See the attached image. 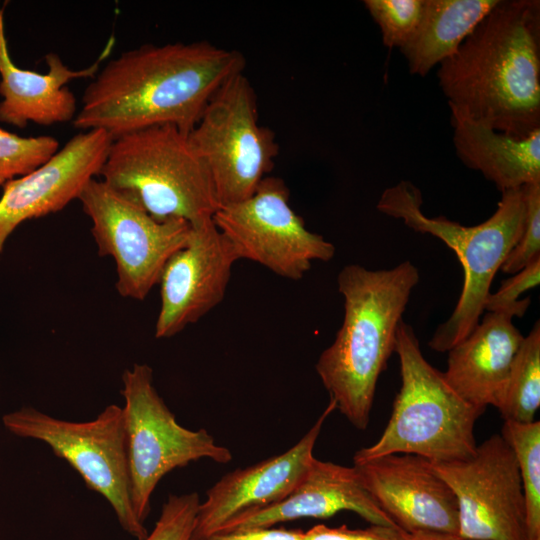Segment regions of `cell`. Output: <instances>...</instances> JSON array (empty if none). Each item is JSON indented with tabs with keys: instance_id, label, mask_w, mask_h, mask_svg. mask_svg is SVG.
<instances>
[{
	"instance_id": "obj_2",
	"label": "cell",
	"mask_w": 540,
	"mask_h": 540,
	"mask_svg": "<svg viewBox=\"0 0 540 540\" xmlns=\"http://www.w3.org/2000/svg\"><path fill=\"white\" fill-rule=\"evenodd\" d=\"M437 78L451 112L517 137L540 129V2L498 0Z\"/></svg>"
},
{
	"instance_id": "obj_19",
	"label": "cell",
	"mask_w": 540,
	"mask_h": 540,
	"mask_svg": "<svg viewBox=\"0 0 540 540\" xmlns=\"http://www.w3.org/2000/svg\"><path fill=\"white\" fill-rule=\"evenodd\" d=\"M512 317L488 312L448 351L444 378L470 404L498 408L515 355L524 339Z\"/></svg>"
},
{
	"instance_id": "obj_3",
	"label": "cell",
	"mask_w": 540,
	"mask_h": 540,
	"mask_svg": "<svg viewBox=\"0 0 540 540\" xmlns=\"http://www.w3.org/2000/svg\"><path fill=\"white\" fill-rule=\"evenodd\" d=\"M419 271L406 260L390 269L350 264L337 277L344 318L316 372L330 399L358 430L369 425L380 374L395 352L396 334Z\"/></svg>"
},
{
	"instance_id": "obj_5",
	"label": "cell",
	"mask_w": 540,
	"mask_h": 540,
	"mask_svg": "<svg viewBox=\"0 0 540 540\" xmlns=\"http://www.w3.org/2000/svg\"><path fill=\"white\" fill-rule=\"evenodd\" d=\"M395 352L401 387L391 416L379 439L359 449L353 463L394 453L414 454L433 463L472 457L477 448L475 424L485 409L453 390L443 372L425 359L413 328L403 320L397 329Z\"/></svg>"
},
{
	"instance_id": "obj_27",
	"label": "cell",
	"mask_w": 540,
	"mask_h": 540,
	"mask_svg": "<svg viewBox=\"0 0 540 540\" xmlns=\"http://www.w3.org/2000/svg\"><path fill=\"white\" fill-rule=\"evenodd\" d=\"M200 502L196 492L170 494L145 540H190Z\"/></svg>"
},
{
	"instance_id": "obj_15",
	"label": "cell",
	"mask_w": 540,
	"mask_h": 540,
	"mask_svg": "<svg viewBox=\"0 0 540 540\" xmlns=\"http://www.w3.org/2000/svg\"><path fill=\"white\" fill-rule=\"evenodd\" d=\"M364 489L404 532L458 533V504L423 457L394 453L353 465Z\"/></svg>"
},
{
	"instance_id": "obj_12",
	"label": "cell",
	"mask_w": 540,
	"mask_h": 540,
	"mask_svg": "<svg viewBox=\"0 0 540 540\" xmlns=\"http://www.w3.org/2000/svg\"><path fill=\"white\" fill-rule=\"evenodd\" d=\"M458 504V533L474 540H528L526 505L514 453L494 434L468 459L430 462Z\"/></svg>"
},
{
	"instance_id": "obj_30",
	"label": "cell",
	"mask_w": 540,
	"mask_h": 540,
	"mask_svg": "<svg viewBox=\"0 0 540 540\" xmlns=\"http://www.w3.org/2000/svg\"><path fill=\"white\" fill-rule=\"evenodd\" d=\"M301 529L256 527L226 533H216L206 540H305Z\"/></svg>"
},
{
	"instance_id": "obj_23",
	"label": "cell",
	"mask_w": 540,
	"mask_h": 540,
	"mask_svg": "<svg viewBox=\"0 0 540 540\" xmlns=\"http://www.w3.org/2000/svg\"><path fill=\"white\" fill-rule=\"evenodd\" d=\"M500 435L512 449L523 487L528 540L540 538V422L504 421Z\"/></svg>"
},
{
	"instance_id": "obj_13",
	"label": "cell",
	"mask_w": 540,
	"mask_h": 540,
	"mask_svg": "<svg viewBox=\"0 0 540 540\" xmlns=\"http://www.w3.org/2000/svg\"><path fill=\"white\" fill-rule=\"evenodd\" d=\"M238 260L212 217L191 224L186 244L172 254L160 276L155 337L175 336L221 303Z\"/></svg>"
},
{
	"instance_id": "obj_10",
	"label": "cell",
	"mask_w": 540,
	"mask_h": 540,
	"mask_svg": "<svg viewBox=\"0 0 540 540\" xmlns=\"http://www.w3.org/2000/svg\"><path fill=\"white\" fill-rule=\"evenodd\" d=\"M78 200L92 222L98 254L115 262L119 295L144 300L159 283L168 259L186 244L191 224L183 219L157 221L96 178Z\"/></svg>"
},
{
	"instance_id": "obj_4",
	"label": "cell",
	"mask_w": 540,
	"mask_h": 540,
	"mask_svg": "<svg viewBox=\"0 0 540 540\" xmlns=\"http://www.w3.org/2000/svg\"><path fill=\"white\" fill-rule=\"evenodd\" d=\"M422 203L421 191L403 180L385 189L376 207L416 232L439 238L462 264L464 283L456 307L428 342L431 349L443 353L465 339L480 321L493 278L521 236L526 218L525 186L502 192L496 211L475 226L441 216L430 218L422 212Z\"/></svg>"
},
{
	"instance_id": "obj_9",
	"label": "cell",
	"mask_w": 540,
	"mask_h": 540,
	"mask_svg": "<svg viewBox=\"0 0 540 540\" xmlns=\"http://www.w3.org/2000/svg\"><path fill=\"white\" fill-rule=\"evenodd\" d=\"M12 434L41 441L67 461L86 486L111 505L121 527L137 540L148 531L132 508L122 407L106 406L95 419L72 422L55 418L33 407L3 415Z\"/></svg>"
},
{
	"instance_id": "obj_14",
	"label": "cell",
	"mask_w": 540,
	"mask_h": 540,
	"mask_svg": "<svg viewBox=\"0 0 540 540\" xmlns=\"http://www.w3.org/2000/svg\"><path fill=\"white\" fill-rule=\"evenodd\" d=\"M112 138L99 129L81 131L32 172L6 182L0 197V254L24 221L64 209L98 176Z\"/></svg>"
},
{
	"instance_id": "obj_20",
	"label": "cell",
	"mask_w": 540,
	"mask_h": 540,
	"mask_svg": "<svg viewBox=\"0 0 540 540\" xmlns=\"http://www.w3.org/2000/svg\"><path fill=\"white\" fill-rule=\"evenodd\" d=\"M458 158L502 192L540 182V129L527 137L498 132L451 112Z\"/></svg>"
},
{
	"instance_id": "obj_31",
	"label": "cell",
	"mask_w": 540,
	"mask_h": 540,
	"mask_svg": "<svg viewBox=\"0 0 540 540\" xmlns=\"http://www.w3.org/2000/svg\"><path fill=\"white\" fill-rule=\"evenodd\" d=\"M401 540H474L459 533H449L441 531L420 530L414 532H403Z\"/></svg>"
},
{
	"instance_id": "obj_7",
	"label": "cell",
	"mask_w": 540,
	"mask_h": 540,
	"mask_svg": "<svg viewBox=\"0 0 540 540\" xmlns=\"http://www.w3.org/2000/svg\"><path fill=\"white\" fill-rule=\"evenodd\" d=\"M121 394L130 499L144 524L153 491L167 473L203 458L227 464L232 453L207 430H190L177 422L153 384L149 365L136 363L123 372Z\"/></svg>"
},
{
	"instance_id": "obj_11",
	"label": "cell",
	"mask_w": 540,
	"mask_h": 540,
	"mask_svg": "<svg viewBox=\"0 0 540 540\" xmlns=\"http://www.w3.org/2000/svg\"><path fill=\"white\" fill-rule=\"evenodd\" d=\"M213 221L239 260L259 263L291 280L303 278L312 261L327 262L335 246L309 231L289 205V190L277 177L266 176L248 198L220 207Z\"/></svg>"
},
{
	"instance_id": "obj_21",
	"label": "cell",
	"mask_w": 540,
	"mask_h": 540,
	"mask_svg": "<svg viewBox=\"0 0 540 540\" xmlns=\"http://www.w3.org/2000/svg\"><path fill=\"white\" fill-rule=\"evenodd\" d=\"M498 0H425L420 22L400 48L411 74L421 77L452 56Z\"/></svg>"
},
{
	"instance_id": "obj_1",
	"label": "cell",
	"mask_w": 540,
	"mask_h": 540,
	"mask_svg": "<svg viewBox=\"0 0 540 540\" xmlns=\"http://www.w3.org/2000/svg\"><path fill=\"white\" fill-rule=\"evenodd\" d=\"M244 66L240 52L206 41L144 44L99 69L73 125L102 130L112 140L163 124L189 134L215 92Z\"/></svg>"
},
{
	"instance_id": "obj_26",
	"label": "cell",
	"mask_w": 540,
	"mask_h": 540,
	"mask_svg": "<svg viewBox=\"0 0 540 540\" xmlns=\"http://www.w3.org/2000/svg\"><path fill=\"white\" fill-rule=\"evenodd\" d=\"M526 218L517 244L505 258L501 270L515 274L540 258V182L525 185Z\"/></svg>"
},
{
	"instance_id": "obj_6",
	"label": "cell",
	"mask_w": 540,
	"mask_h": 540,
	"mask_svg": "<svg viewBox=\"0 0 540 540\" xmlns=\"http://www.w3.org/2000/svg\"><path fill=\"white\" fill-rule=\"evenodd\" d=\"M98 176L157 221L193 224L219 209L205 163L188 134L172 124L113 139Z\"/></svg>"
},
{
	"instance_id": "obj_8",
	"label": "cell",
	"mask_w": 540,
	"mask_h": 540,
	"mask_svg": "<svg viewBox=\"0 0 540 540\" xmlns=\"http://www.w3.org/2000/svg\"><path fill=\"white\" fill-rule=\"evenodd\" d=\"M188 139L210 173L219 208L250 197L279 151L274 133L259 124L256 94L243 72L215 92Z\"/></svg>"
},
{
	"instance_id": "obj_32",
	"label": "cell",
	"mask_w": 540,
	"mask_h": 540,
	"mask_svg": "<svg viewBox=\"0 0 540 540\" xmlns=\"http://www.w3.org/2000/svg\"><path fill=\"white\" fill-rule=\"evenodd\" d=\"M534 540H540V538H538V539H534Z\"/></svg>"
},
{
	"instance_id": "obj_24",
	"label": "cell",
	"mask_w": 540,
	"mask_h": 540,
	"mask_svg": "<svg viewBox=\"0 0 540 540\" xmlns=\"http://www.w3.org/2000/svg\"><path fill=\"white\" fill-rule=\"evenodd\" d=\"M58 150L52 136L22 137L0 128V186L32 172Z\"/></svg>"
},
{
	"instance_id": "obj_17",
	"label": "cell",
	"mask_w": 540,
	"mask_h": 540,
	"mask_svg": "<svg viewBox=\"0 0 540 540\" xmlns=\"http://www.w3.org/2000/svg\"><path fill=\"white\" fill-rule=\"evenodd\" d=\"M341 511L354 512L370 524L397 527L364 489L354 466L314 457L305 476L286 498L231 518L217 533L273 527L301 518L326 519Z\"/></svg>"
},
{
	"instance_id": "obj_18",
	"label": "cell",
	"mask_w": 540,
	"mask_h": 540,
	"mask_svg": "<svg viewBox=\"0 0 540 540\" xmlns=\"http://www.w3.org/2000/svg\"><path fill=\"white\" fill-rule=\"evenodd\" d=\"M110 48L108 44L93 64L80 70L69 68L54 52L45 55L47 73L22 69L10 56L4 7L0 6V122L24 128L29 123L51 126L73 121L78 111L77 101L66 84L75 79L93 78Z\"/></svg>"
},
{
	"instance_id": "obj_16",
	"label": "cell",
	"mask_w": 540,
	"mask_h": 540,
	"mask_svg": "<svg viewBox=\"0 0 540 540\" xmlns=\"http://www.w3.org/2000/svg\"><path fill=\"white\" fill-rule=\"evenodd\" d=\"M335 409L330 399L313 426L289 450L229 472L209 488L206 500L199 504L190 540H206L231 518L286 498L308 471L322 426Z\"/></svg>"
},
{
	"instance_id": "obj_29",
	"label": "cell",
	"mask_w": 540,
	"mask_h": 540,
	"mask_svg": "<svg viewBox=\"0 0 540 540\" xmlns=\"http://www.w3.org/2000/svg\"><path fill=\"white\" fill-rule=\"evenodd\" d=\"M403 532L394 526L371 524L363 529H351L346 525L329 527L317 524L305 532V540H401Z\"/></svg>"
},
{
	"instance_id": "obj_22",
	"label": "cell",
	"mask_w": 540,
	"mask_h": 540,
	"mask_svg": "<svg viewBox=\"0 0 540 540\" xmlns=\"http://www.w3.org/2000/svg\"><path fill=\"white\" fill-rule=\"evenodd\" d=\"M540 406V324L536 321L515 355L497 408L504 421H535Z\"/></svg>"
},
{
	"instance_id": "obj_28",
	"label": "cell",
	"mask_w": 540,
	"mask_h": 540,
	"mask_svg": "<svg viewBox=\"0 0 540 540\" xmlns=\"http://www.w3.org/2000/svg\"><path fill=\"white\" fill-rule=\"evenodd\" d=\"M502 282L495 293H489L484 310L522 317L530 305V298L519 299L520 295L540 282V258L535 259L519 272Z\"/></svg>"
},
{
	"instance_id": "obj_25",
	"label": "cell",
	"mask_w": 540,
	"mask_h": 540,
	"mask_svg": "<svg viewBox=\"0 0 540 540\" xmlns=\"http://www.w3.org/2000/svg\"><path fill=\"white\" fill-rule=\"evenodd\" d=\"M425 0H365L364 5L381 30L388 48H401L415 32Z\"/></svg>"
}]
</instances>
